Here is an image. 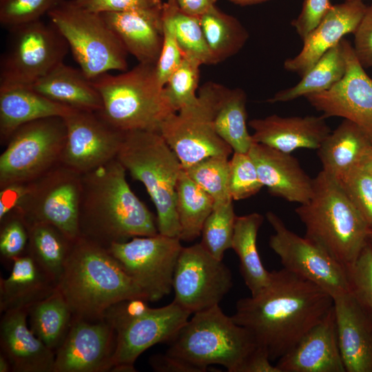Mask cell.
I'll use <instances>...</instances> for the list:
<instances>
[{
  "instance_id": "6da1fadb",
  "label": "cell",
  "mask_w": 372,
  "mask_h": 372,
  "mask_svg": "<svg viewBox=\"0 0 372 372\" xmlns=\"http://www.w3.org/2000/svg\"><path fill=\"white\" fill-rule=\"evenodd\" d=\"M333 306L329 293L282 268L271 271L268 285L260 293L240 299L231 317L274 361L288 353Z\"/></svg>"
},
{
  "instance_id": "7a4b0ae2",
  "label": "cell",
  "mask_w": 372,
  "mask_h": 372,
  "mask_svg": "<svg viewBox=\"0 0 372 372\" xmlns=\"http://www.w3.org/2000/svg\"><path fill=\"white\" fill-rule=\"evenodd\" d=\"M117 158L83 174L80 236L107 249L158 233L156 218L131 189Z\"/></svg>"
},
{
  "instance_id": "3957f363",
  "label": "cell",
  "mask_w": 372,
  "mask_h": 372,
  "mask_svg": "<svg viewBox=\"0 0 372 372\" xmlns=\"http://www.w3.org/2000/svg\"><path fill=\"white\" fill-rule=\"evenodd\" d=\"M56 288L73 318L86 320L103 319L120 301L147 300L107 248L81 236L73 242Z\"/></svg>"
},
{
  "instance_id": "277c9868",
  "label": "cell",
  "mask_w": 372,
  "mask_h": 372,
  "mask_svg": "<svg viewBox=\"0 0 372 372\" xmlns=\"http://www.w3.org/2000/svg\"><path fill=\"white\" fill-rule=\"evenodd\" d=\"M295 211L305 237L347 267L369 242L370 225L352 203L340 181L321 170L313 178L310 200Z\"/></svg>"
},
{
  "instance_id": "5b68a950",
  "label": "cell",
  "mask_w": 372,
  "mask_h": 372,
  "mask_svg": "<svg viewBox=\"0 0 372 372\" xmlns=\"http://www.w3.org/2000/svg\"><path fill=\"white\" fill-rule=\"evenodd\" d=\"M102 100L99 114L122 132H158L172 111L160 83L156 65L139 63L130 70L101 74L92 80Z\"/></svg>"
},
{
  "instance_id": "8992f818",
  "label": "cell",
  "mask_w": 372,
  "mask_h": 372,
  "mask_svg": "<svg viewBox=\"0 0 372 372\" xmlns=\"http://www.w3.org/2000/svg\"><path fill=\"white\" fill-rule=\"evenodd\" d=\"M116 158L145 186L156 211L159 234L180 238L176 209V185L183 167L158 132H125Z\"/></svg>"
},
{
  "instance_id": "52a82bcc",
  "label": "cell",
  "mask_w": 372,
  "mask_h": 372,
  "mask_svg": "<svg viewBox=\"0 0 372 372\" xmlns=\"http://www.w3.org/2000/svg\"><path fill=\"white\" fill-rule=\"evenodd\" d=\"M167 353L198 368L200 372L219 364L240 372L258 347L251 333L223 313L219 304L196 312L169 342Z\"/></svg>"
},
{
  "instance_id": "ba28073f",
  "label": "cell",
  "mask_w": 372,
  "mask_h": 372,
  "mask_svg": "<svg viewBox=\"0 0 372 372\" xmlns=\"http://www.w3.org/2000/svg\"><path fill=\"white\" fill-rule=\"evenodd\" d=\"M48 15L90 79L111 70H127V52L101 14L65 0Z\"/></svg>"
},
{
  "instance_id": "9c48e42d",
  "label": "cell",
  "mask_w": 372,
  "mask_h": 372,
  "mask_svg": "<svg viewBox=\"0 0 372 372\" xmlns=\"http://www.w3.org/2000/svg\"><path fill=\"white\" fill-rule=\"evenodd\" d=\"M225 86L212 81L204 83L192 103L170 114L159 133L186 168L211 156H229L234 152L214 127L217 105Z\"/></svg>"
},
{
  "instance_id": "30bf717a",
  "label": "cell",
  "mask_w": 372,
  "mask_h": 372,
  "mask_svg": "<svg viewBox=\"0 0 372 372\" xmlns=\"http://www.w3.org/2000/svg\"><path fill=\"white\" fill-rule=\"evenodd\" d=\"M65 138L61 116L42 118L19 127L0 156V189L30 183L61 164Z\"/></svg>"
},
{
  "instance_id": "8fae6325",
  "label": "cell",
  "mask_w": 372,
  "mask_h": 372,
  "mask_svg": "<svg viewBox=\"0 0 372 372\" xmlns=\"http://www.w3.org/2000/svg\"><path fill=\"white\" fill-rule=\"evenodd\" d=\"M82 177V174L59 164L26 184L16 210L27 223L51 224L75 241L80 237Z\"/></svg>"
},
{
  "instance_id": "7c38bea8",
  "label": "cell",
  "mask_w": 372,
  "mask_h": 372,
  "mask_svg": "<svg viewBox=\"0 0 372 372\" xmlns=\"http://www.w3.org/2000/svg\"><path fill=\"white\" fill-rule=\"evenodd\" d=\"M9 30L1 61L0 83L31 85L63 62L69 46L52 23L39 20Z\"/></svg>"
},
{
  "instance_id": "4fadbf2b",
  "label": "cell",
  "mask_w": 372,
  "mask_h": 372,
  "mask_svg": "<svg viewBox=\"0 0 372 372\" xmlns=\"http://www.w3.org/2000/svg\"><path fill=\"white\" fill-rule=\"evenodd\" d=\"M180 239L158 233L112 244L108 250L148 301L160 300L172 291Z\"/></svg>"
},
{
  "instance_id": "5bb4252c",
  "label": "cell",
  "mask_w": 372,
  "mask_h": 372,
  "mask_svg": "<svg viewBox=\"0 0 372 372\" xmlns=\"http://www.w3.org/2000/svg\"><path fill=\"white\" fill-rule=\"evenodd\" d=\"M266 218L274 231L269 247L284 269L318 285L333 298L349 292L345 267L305 236L290 230L275 213L268 211Z\"/></svg>"
},
{
  "instance_id": "9a60e30c",
  "label": "cell",
  "mask_w": 372,
  "mask_h": 372,
  "mask_svg": "<svg viewBox=\"0 0 372 372\" xmlns=\"http://www.w3.org/2000/svg\"><path fill=\"white\" fill-rule=\"evenodd\" d=\"M232 285L229 269L200 242L183 247L173 277V302L192 314L219 304Z\"/></svg>"
},
{
  "instance_id": "2e32d148",
  "label": "cell",
  "mask_w": 372,
  "mask_h": 372,
  "mask_svg": "<svg viewBox=\"0 0 372 372\" xmlns=\"http://www.w3.org/2000/svg\"><path fill=\"white\" fill-rule=\"evenodd\" d=\"M63 118L66 138L61 164L83 174L116 158L125 132L98 112L73 110Z\"/></svg>"
},
{
  "instance_id": "e0dca14e",
  "label": "cell",
  "mask_w": 372,
  "mask_h": 372,
  "mask_svg": "<svg viewBox=\"0 0 372 372\" xmlns=\"http://www.w3.org/2000/svg\"><path fill=\"white\" fill-rule=\"evenodd\" d=\"M342 43L347 62L342 79L330 89L305 98L325 118L349 120L372 141V79L357 59L351 43L344 38Z\"/></svg>"
},
{
  "instance_id": "ac0fdd59",
  "label": "cell",
  "mask_w": 372,
  "mask_h": 372,
  "mask_svg": "<svg viewBox=\"0 0 372 372\" xmlns=\"http://www.w3.org/2000/svg\"><path fill=\"white\" fill-rule=\"evenodd\" d=\"M116 345V331L104 318H73L55 352L54 372L110 371Z\"/></svg>"
},
{
  "instance_id": "d6986e66",
  "label": "cell",
  "mask_w": 372,
  "mask_h": 372,
  "mask_svg": "<svg viewBox=\"0 0 372 372\" xmlns=\"http://www.w3.org/2000/svg\"><path fill=\"white\" fill-rule=\"evenodd\" d=\"M190 313L174 302L149 307L141 315L116 325V364L134 365L138 356L154 344L170 342L189 320Z\"/></svg>"
},
{
  "instance_id": "ffe728a7",
  "label": "cell",
  "mask_w": 372,
  "mask_h": 372,
  "mask_svg": "<svg viewBox=\"0 0 372 372\" xmlns=\"http://www.w3.org/2000/svg\"><path fill=\"white\" fill-rule=\"evenodd\" d=\"M367 6L361 0H345L332 5L319 23L302 40L294 57L284 62V68L302 76L329 49L348 34H353Z\"/></svg>"
},
{
  "instance_id": "44dd1931",
  "label": "cell",
  "mask_w": 372,
  "mask_h": 372,
  "mask_svg": "<svg viewBox=\"0 0 372 372\" xmlns=\"http://www.w3.org/2000/svg\"><path fill=\"white\" fill-rule=\"evenodd\" d=\"M276 365L280 372H346L333 306Z\"/></svg>"
},
{
  "instance_id": "7402d4cb",
  "label": "cell",
  "mask_w": 372,
  "mask_h": 372,
  "mask_svg": "<svg viewBox=\"0 0 372 372\" xmlns=\"http://www.w3.org/2000/svg\"><path fill=\"white\" fill-rule=\"evenodd\" d=\"M248 153L255 163L260 183L271 195L300 205L310 200L313 179L296 158L254 142Z\"/></svg>"
},
{
  "instance_id": "603a6c76",
  "label": "cell",
  "mask_w": 372,
  "mask_h": 372,
  "mask_svg": "<svg viewBox=\"0 0 372 372\" xmlns=\"http://www.w3.org/2000/svg\"><path fill=\"white\" fill-rule=\"evenodd\" d=\"M1 353L9 360L12 372H54L55 352L31 331L27 309L2 313Z\"/></svg>"
},
{
  "instance_id": "cb8c5ba5",
  "label": "cell",
  "mask_w": 372,
  "mask_h": 372,
  "mask_svg": "<svg viewBox=\"0 0 372 372\" xmlns=\"http://www.w3.org/2000/svg\"><path fill=\"white\" fill-rule=\"evenodd\" d=\"M324 116L282 117L272 114L249 121L253 141L291 154L298 149H318L331 132Z\"/></svg>"
},
{
  "instance_id": "d4e9b609",
  "label": "cell",
  "mask_w": 372,
  "mask_h": 372,
  "mask_svg": "<svg viewBox=\"0 0 372 372\" xmlns=\"http://www.w3.org/2000/svg\"><path fill=\"white\" fill-rule=\"evenodd\" d=\"M333 308L346 372H372V322L350 292L333 298Z\"/></svg>"
},
{
  "instance_id": "484cf974",
  "label": "cell",
  "mask_w": 372,
  "mask_h": 372,
  "mask_svg": "<svg viewBox=\"0 0 372 372\" xmlns=\"http://www.w3.org/2000/svg\"><path fill=\"white\" fill-rule=\"evenodd\" d=\"M162 7L101 14L127 53L139 63L156 65L163 39Z\"/></svg>"
},
{
  "instance_id": "4316f807",
  "label": "cell",
  "mask_w": 372,
  "mask_h": 372,
  "mask_svg": "<svg viewBox=\"0 0 372 372\" xmlns=\"http://www.w3.org/2000/svg\"><path fill=\"white\" fill-rule=\"evenodd\" d=\"M73 110L50 100L30 85L0 83L1 143L6 144L23 124L45 117H65Z\"/></svg>"
},
{
  "instance_id": "83f0119b",
  "label": "cell",
  "mask_w": 372,
  "mask_h": 372,
  "mask_svg": "<svg viewBox=\"0 0 372 372\" xmlns=\"http://www.w3.org/2000/svg\"><path fill=\"white\" fill-rule=\"evenodd\" d=\"M56 288V282L26 254L13 261L8 278H0V311L28 310Z\"/></svg>"
},
{
  "instance_id": "f1b7e54d",
  "label": "cell",
  "mask_w": 372,
  "mask_h": 372,
  "mask_svg": "<svg viewBox=\"0 0 372 372\" xmlns=\"http://www.w3.org/2000/svg\"><path fill=\"white\" fill-rule=\"evenodd\" d=\"M31 86L39 93L70 108L98 112L102 100L92 81L79 68L61 63Z\"/></svg>"
},
{
  "instance_id": "f546056e",
  "label": "cell",
  "mask_w": 372,
  "mask_h": 372,
  "mask_svg": "<svg viewBox=\"0 0 372 372\" xmlns=\"http://www.w3.org/2000/svg\"><path fill=\"white\" fill-rule=\"evenodd\" d=\"M371 146V139L358 125L344 119L317 149L322 170L340 180L358 165Z\"/></svg>"
},
{
  "instance_id": "4dcf8cb0",
  "label": "cell",
  "mask_w": 372,
  "mask_h": 372,
  "mask_svg": "<svg viewBox=\"0 0 372 372\" xmlns=\"http://www.w3.org/2000/svg\"><path fill=\"white\" fill-rule=\"evenodd\" d=\"M264 217L259 213L237 216L231 248L237 254L240 271L251 296L260 293L269 283L271 271L264 267L259 255L257 238Z\"/></svg>"
},
{
  "instance_id": "1f68e13d",
  "label": "cell",
  "mask_w": 372,
  "mask_h": 372,
  "mask_svg": "<svg viewBox=\"0 0 372 372\" xmlns=\"http://www.w3.org/2000/svg\"><path fill=\"white\" fill-rule=\"evenodd\" d=\"M347 62L342 39L326 52L294 86L276 92L267 100L275 103L288 102L300 97L330 89L344 76Z\"/></svg>"
},
{
  "instance_id": "d6a6232c",
  "label": "cell",
  "mask_w": 372,
  "mask_h": 372,
  "mask_svg": "<svg viewBox=\"0 0 372 372\" xmlns=\"http://www.w3.org/2000/svg\"><path fill=\"white\" fill-rule=\"evenodd\" d=\"M72 320V312L57 288L28 309L31 331L54 352L63 342Z\"/></svg>"
},
{
  "instance_id": "836d02e7",
  "label": "cell",
  "mask_w": 372,
  "mask_h": 372,
  "mask_svg": "<svg viewBox=\"0 0 372 372\" xmlns=\"http://www.w3.org/2000/svg\"><path fill=\"white\" fill-rule=\"evenodd\" d=\"M27 225V254L57 284L74 241L51 224L37 222Z\"/></svg>"
},
{
  "instance_id": "e575fe53",
  "label": "cell",
  "mask_w": 372,
  "mask_h": 372,
  "mask_svg": "<svg viewBox=\"0 0 372 372\" xmlns=\"http://www.w3.org/2000/svg\"><path fill=\"white\" fill-rule=\"evenodd\" d=\"M247 95L241 88L225 87L215 112L214 127L234 152L247 153L254 143L247 130Z\"/></svg>"
},
{
  "instance_id": "d590c367",
  "label": "cell",
  "mask_w": 372,
  "mask_h": 372,
  "mask_svg": "<svg viewBox=\"0 0 372 372\" xmlns=\"http://www.w3.org/2000/svg\"><path fill=\"white\" fill-rule=\"evenodd\" d=\"M200 20L214 64L238 53L249 38V33L242 23L216 5L203 14Z\"/></svg>"
},
{
  "instance_id": "8d00e7d4",
  "label": "cell",
  "mask_w": 372,
  "mask_h": 372,
  "mask_svg": "<svg viewBox=\"0 0 372 372\" xmlns=\"http://www.w3.org/2000/svg\"><path fill=\"white\" fill-rule=\"evenodd\" d=\"M214 206L213 198L183 169L176 185V197L180 240L189 242L200 236L203 224Z\"/></svg>"
},
{
  "instance_id": "74e56055",
  "label": "cell",
  "mask_w": 372,
  "mask_h": 372,
  "mask_svg": "<svg viewBox=\"0 0 372 372\" xmlns=\"http://www.w3.org/2000/svg\"><path fill=\"white\" fill-rule=\"evenodd\" d=\"M163 8L169 13L178 45L183 56L201 65H214L202 29L200 17L182 11L175 0H166Z\"/></svg>"
},
{
  "instance_id": "f35d334b",
  "label": "cell",
  "mask_w": 372,
  "mask_h": 372,
  "mask_svg": "<svg viewBox=\"0 0 372 372\" xmlns=\"http://www.w3.org/2000/svg\"><path fill=\"white\" fill-rule=\"evenodd\" d=\"M229 156H211L183 168L214 199V205L232 202L229 190Z\"/></svg>"
},
{
  "instance_id": "ab89813d",
  "label": "cell",
  "mask_w": 372,
  "mask_h": 372,
  "mask_svg": "<svg viewBox=\"0 0 372 372\" xmlns=\"http://www.w3.org/2000/svg\"><path fill=\"white\" fill-rule=\"evenodd\" d=\"M236 217L232 202L215 205L203 224L200 243L219 260L231 248Z\"/></svg>"
},
{
  "instance_id": "60d3db41",
  "label": "cell",
  "mask_w": 372,
  "mask_h": 372,
  "mask_svg": "<svg viewBox=\"0 0 372 372\" xmlns=\"http://www.w3.org/2000/svg\"><path fill=\"white\" fill-rule=\"evenodd\" d=\"M200 65L197 60L183 56L180 65L165 85V96L174 112L196 100Z\"/></svg>"
},
{
  "instance_id": "b9f144b4",
  "label": "cell",
  "mask_w": 372,
  "mask_h": 372,
  "mask_svg": "<svg viewBox=\"0 0 372 372\" xmlns=\"http://www.w3.org/2000/svg\"><path fill=\"white\" fill-rule=\"evenodd\" d=\"M346 269L349 292L372 322V245L369 242Z\"/></svg>"
},
{
  "instance_id": "7bdbcfd3",
  "label": "cell",
  "mask_w": 372,
  "mask_h": 372,
  "mask_svg": "<svg viewBox=\"0 0 372 372\" xmlns=\"http://www.w3.org/2000/svg\"><path fill=\"white\" fill-rule=\"evenodd\" d=\"M262 187L249 153L234 152L229 163V190L232 200L248 198Z\"/></svg>"
},
{
  "instance_id": "ee69618b",
  "label": "cell",
  "mask_w": 372,
  "mask_h": 372,
  "mask_svg": "<svg viewBox=\"0 0 372 372\" xmlns=\"http://www.w3.org/2000/svg\"><path fill=\"white\" fill-rule=\"evenodd\" d=\"M0 255L10 267L13 261L27 254L28 228L23 216L14 210L0 220Z\"/></svg>"
},
{
  "instance_id": "f6af8a7d",
  "label": "cell",
  "mask_w": 372,
  "mask_h": 372,
  "mask_svg": "<svg viewBox=\"0 0 372 372\" xmlns=\"http://www.w3.org/2000/svg\"><path fill=\"white\" fill-rule=\"evenodd\" d=\"M65 0H0V22L8 30L41 20Z\"/></svg>"
},
{
  "instance_id": "bcb514c9",
  "label": "cell",
  "mask_w": 372,
  "mask_h": 372,
  "mask_svg": "<svg viewBox=\"0 0 372 372\" xmlns=\"http://www.w3.org/2000/svg\"><path fill=\"white\" fill-rule=\"evenodd\" d=\"M338 180L354 206L372 225V174L355 167Z\"/></svg>"
},
{
  "instance_id": "7dc6e473",
  "label": "cell",
  "mask_w": 372,
  "mask_h": 372,
  "mask_svg": "<svg viewBox=\"0 0 372 372\" xmlns=\"http://www.w3.org/2000/svg\"><path fill=\"white\" fill-rule=\"evenodd\" d=\"M163 45L156 64L160 83L164 87L172 73L180 65L183 52L178 45L173 23L169 13L162 7Z\"/></svg>"
},
{
  "instance_id": "c3c4849f",
  "label": "cell",
  "mask_w": 372,
  "mask_h": 372,
  "mask_svg": "<svg viewBox=\"0 0 372 372\" xmlns=\"http://www.w3.org/2000/svg\"><path fill=\"white\" fill-rule=\"evenodd\" d=\"M79 8L102 14L121 12L160 6L161 0H72Z\"/></svg>"
},
{
  "instance_id": "681fc988",
  "label": "cell",
  "mask_w": 372,
  "mask_h": 372,
  "mask_svg": "<svg viewBox=\"0 0 372 372\" xmlns=\"http://www.w3.org/2000/svg\"><path fill=\"white\" fill-rule=\"evenodd\" d=\"M332 4L330 0H304L301 11L291 24L303 40L319 23Z\"/></svg>"
},
{
  "instance_id": "f907efd6",
  "label": "cell",
  "mask_w": 372,
  "mask_h": 372,
  "mask_svg": "<svg viewBox=\"0 0 372 372\" xmlns=\"http://www.w3.org/2000/svg\"><path fill=\"white\" fill-rule=\"evenodd\" d=\"M353 35L357 59L364 69L372 67V3L366 6Z\"/></svg>"
},
{
  "instance_id": "816d5d0a",
  "label": "cell",
  "mask_w": 372,
  "mask_h": 372,
  "mask_svg": "<svg viewBox=\"0 0 372 372\" xmlns=\"http://www.w3.org/2000/svg\"><path fill=\"white\" fill-rule=\"evenodd\" d=\"M149 362L152 369L158 372H200L198 368L167 353L151 356Z\"/></svg>"
},
{
  "instance_id": "f5cc1de1",
  "label": "cell",
  "mask_w": 372,
  "mask_h": 372,
  "mask_svg": "<svg viewBox=\"0 0 372 372\" xmlns=\"http://www.w3.org/2000/svg\"><path fill=\"white\" fill-rule=\"evenodd\" d=\"M26 184H14L0 189V220L17 209L25 192Z\"/></svg>"
},
{
  "instance_id": "db71d44e",
  "label": "cell",
  "mask_w": 372,
  "mask_h": 372,
  "mask_svg": "<svg viewBox=\"0 0 372 372\" xmlns=\"http://www.w3.org/2000/svg\"><path fill=\"white\" fill-rule=\"evenodd\" d=\"M271 362L267 352L258 347L246 360L240 372H280Z\"/></svg>"
},
{
  "instance_id": "11a10c76",
  "label": "cell",
  "mask_w": 372,
  "mask_h": 372,
  "mask_svg": "<svg viewBox=\"0 0 372 372\" xmlns=\"http://www.w3.org/2000/svg\"><path fill=\"white\" fill-rule=\"evenodd\" d=\"M180 9L194 17H200L211 7L217 0H175Z\"/></svg>"
},
{
  "instance_id": "9f6ffc18",
  "label": "cell",
  "mask_w": 372,
  "mask_h": 372,
  "mask_svg": "<svg viewBox=\"0 0 372 372\" xmlns=\"http://www.w3.org/2000/svg\"><path fill=\"white\" fill-rule=\"evenodd\" d=\"M357 167L372 174V146L363 156Z\"/></svg>"
},
{
  "instance_id": "6f0895ef",
  "label": "cell",
  "mask_w": 372,
  "mask_h": 372,
  "mask_svg": "<svg viewBox=\"0 0 372 372\" xmlns=\"http://www.w3.org/2000/svg\"><path fill=\"white\" fill-rule=\"evenodd\" d=\"M234 4L240 6H251L266 2L269 0H227Z\"/></svg>"
},
{
  "instance_id": "680465c9",
  "label": "cell",
  "mask_w": 372,
  "mask_h": 372,
  "mask_svg": "<svg viewBox=\"0 0 372 372\" xmlns=\"http://www.w3.org/2000/svg\"><path fill=\"white\" fill-rule=\"evenodd\" d=\"M12 367L7 358L0 353V372H10Z\"/></svg>"
},
{
  "instance_id": "91938a15",
  "label": "cell",
  "mask_w": 372,
  "mask_h": 372,
  "mask_svg": "<svg viewBox=\"0 0 372 372\" xmlns=\"http://www.w3.org/2000/svg\"><path fill=\"white\" fill-rule=\"evenodd\" d=\"M369 242L372 245V225L370 226L369 233Z\"/></svg>"
},
{
  "instance_id": "94428289",
  "label": "cell",
  "mask_w": 372,
  "mask_h": 372,
  "mask_svg": "<svg viewBox=\"0 0 372 372\" xmlns=\"http://www.w3.org/2000/svg\"><path fill=\"white\" fill-rule=\"evenodd\" d=\"M361 1H363V0H361Z\"/></svg>"
}]
</instances>
